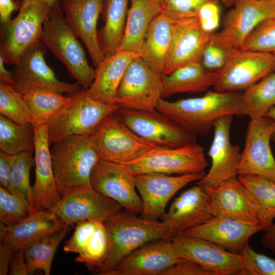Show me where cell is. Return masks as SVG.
<instances>
[{
    "label": "cell",
    "mask_w": 275,
    "mask_h": 275,
    "mask_svg": "<svg viewBox=\"0 0 275 275\" xmlns=\"http://www.w3.org/2000/svg\"><path fill=\"white\" fill-rule=\"evenodd\" d=\"M214 216H225L257 223L252 207L238 177L214 188H204Z\"/></svg>",
    "instance_id": "29"
},
{
    "label": "cell",
    "mask_w": 275,
    "mask_h": 275,
    "mask_svg": "<svg viewBox=\"0 0 275 275\" xmlns=\"http://www.w3.org/2000/svg\"><path fill=\"white\" fill-rule=\"evenodd\" d=\"M206 189L198 185L184 190L162 218L170 237L197 227L213 217Z\"/></svg>",
    "instance_id": "22"
},
{
    "label": "cell",
    "mask_w": 275,
    "mask_h": 275,
    "mask_svg": "<svg viewBox=\"0 0 275 275\" xmlns=\"http://www.w3.org/2000/svg\"><path fill=\"white\" fill-rule=\"evenodd\" d=\"M90 184L125 211L135 215L141 213L143 203L136 192L134 175L124 164L100 159L92 171Z\"/></svg>",
    "instance_id": "16"
},
{
    "label": "cell",
    "mask_w": 275,
    "mask_h": 275,
    "mask_svg": "<svg viewBox=\"0 0 275 275\" xmlns=\"http://www.w3.org/2000/svg\"><path fill=\"white\" fill-rule=\"evenodd\" d=\"M113 115L137 135L157 147L177 148L196 143V136L156 109L119 107Z\"/></svg>",
    "instance_id": "7"
},
{
    "label": "cell",
    "mask_w": 275,
    "mask_h": 275,
    "mask_svg": "<svg viewBox=\"0 0 275 275\" xmlns=\"http://www.w3.org/2000/svg\"><path fill=\"white\" fill-rule=\"evenodd\" d=\"M161 275H213L199 264L183 260L167 269Z\"/></svg>",
    "instance_id": "48"
},
{
    "label": "cell",
    "mask_w": 275,
    "mask_h": 275,
    "mask_svg": "<svg viewBox=\"0 0 275 275\" xmlns=\"http://www.w3.org/2000/svg\"><path fill=\"white\" fill-rule=\"evenodd\" d=\"M89 220L76 224L72 236L65 243L64 251L79 254L93 236L99 221Z\"/></svg>",
    "instance_id": "46"
},
{
    "label": "cell",
    "mask_w": 275,
    "mask_h": 275,
    "mask_svg": "<svg viewBox=\"0 0 275 275\" xmlns=\"http://www.w3.org/2000/svg\"><path fill=\"white\" fill-rule=\"evenodd\" d=\"M264 232L261 238V244L275 254V221Z\"/></svg>",
    "instance_id": "53"
},
{
    "label": "cell",
    "mask_w": 275,
    "mask_h": 275,
    "mask_svg": "<svg viewBox=\"0 0 275 275\" xmlns=\"http://www.w3.org/2000/svg\"><path fill=\"white\" fill-rule=\"evenodd\" d=\"M156 109L196 136L207 135L221 117L242 115L240 94L215 90L174 101L161 98Z\"/></svg>",
    "instance_id": "1"
},
{
    "label": "cell",
    "mask_w": 275,
    "mask_h": 275,
    "mask_svg": "<svg viewBox=\"0 0 275 275\" xmlns=\"http://www.w3.org/2000/svg\"><path fill=\"white\" fill-rule=\"evenodd\" d=\"M13 155L1 152L0 153V185L8 189L12 170Z\"/></svg>",
    "instance_id": "49"
},
{
    "label": "cell",
    "mask_w": 275,
    "mask_h": 275,
    "mask_svg": "<svg viewBox=\"0 0 275 275\" xmlns=\"http://www.w3.org/2000/svg\"><path fill=\"white\" fill-rule=\"evenodd\" d=\"M104 222H99L88 244L74 259L75 262L84 264L89 270L96 272L104 264L109 249V237Z\"/></svg>",
    "instance_id": "38"
},
{
    "label": "cell",
    "mask_w": 275,
    "mask_h": 275,
    "mask_svg": "<svg viewBox=\"0 0 275 275\" xmlns=\"http://www.w3.org/2000/svg\"><path fill=\"white\" fill-rule=\"evenodd\" d=\"M170 238L180 258L197 262L213 275H239L241 269L239 253L199 237L178 235Z\"/></svg>",
    "instance_id": "17"
},
{
    "label": "cell",
    "mask_w": 275,
    "mask_h": 275,
    "mask_svg": "<svg viewBox=\"0 0 275 275\" xmlns=\"http://www.w3.org/2000/svg\"><path fill=\"white\" fill-rule=\"evenodd\" d=\"M49 90H35L23 95L29 107L32 124H49L73 98Z\"/></svg>",
    "instance_id": "34"
},
{
    "label": "cell",
    "mask_w": 275,
    "mask_h": 275,
    "mask_svg": "<svg viewBox=\"0 0 275 275\" xmlns=\"http://www.w3.org/2000/svg\"><path fill=\"white\" fill-rule=\"evenodd\" d=\"M264 116L269 118L272 121L273 131L271 137V140L273 141L275 144V106L271 108Z\"/></svg>",
    "instance_id": "55"
},
{
    "label": "cell",
    "mask_w": 275,
    "mask_h": 275,
    "mask_svg": "<svg viewBox=\"0 0 275 275\" xmlns=\"http://www.w3.org/2000/svg\"><path fill=\"white\" fill-rule=\"evenodd\" d=\"M163 9L162 0H130L124 35L118 51L140 55L147 31Z\"/></svg>",
    "instance_id": "30"
},
{
    "label": "cell",
    "mask_w": 275,
    "mask_h": 275,
    "mask_svg": "<svg viewBox=\"0 0 275 275\" xmlns=\"http://www.w3.org/2000/svg\"><path fill=\"white\" fill-rule=\"evenodd\" d=\"M260 231H263V227L257 223L225 216H213L179 235L201 238L230 252L239 253L250 238Z\"/></svg>",
    "instance_id": "24"
},
{
    "label": "cell",
    "mask_w": 275,
    "mask_h": 275,
    "mask_svg": "<svg viewBox=\"0 0 275 275\" xmlns=\"http://www.w3.org/2000/svg\"><path fill=\"white\" fill-rule=\"evenodd\" d=\"M274 16L275 0H238L225 15L218 34L230 46L240 49L261 22Z\"/></svg>",
    "instance_id": "19"
},
{
    "label": "cell",
    "mask_w": 275,
    "mask_h": 275,
    "mask_svg": "<svg viewBox=\"0 0 275 275\" xmlns=\"http://www.w3.org/2000/svg\"><path fill=\"white\" fill-rule=\"evenodd\" d=\"M100 159L124 163L156 147L120 122L113 114L106 117L92 135Z\"/></svg>",
    "instance_id": "11"
},
{
    "label": "cell",
    "mask_w": 275,
    "mask_h": 275,
    "mask_svg": "<svg viewBox=\"0 0 275 275\" xmlns=\"http://www.w3.org/2000/svg\"><path fill=\"white\" fill-rule=\"evenodd\" d=\"M272 131L269 118L250 119L238 166V175L256 176L275 183V159L270 145Z\"/></svg>",
    "instance_id": "13"
},
{
    "label": "cell",
    "mask_w": 275,
    "mask_h": 275,
    "mask_svg": "<svg viewBox=\"0 0 275 275\" xmlns=\"http://www.w3.org/2000/svg\"><path fill=\"white\" fill-rule=\"evenodd\" d=\"M162 75L139 56L130 62L122 78L117 103L125 108L152 111L162 98Z\"/></svg>",
    "instance_id": "9"
},
{
    "label": "cell",
    "mask_w": 275,
    "mask_h": 275,
    "mask_svg": "<svg viewBox=\"0 0 275 275\" xmlns=\"http://www.w3.org/2000/svg\"><path fill=\"white\" fill-rule=\"evenodd\" d=\"M109 239V249L102 267L96 272L103 275L129 254L150 242L170 238L162 221L138 217L121 209L104 222Z\"/></svg>",
    "instance_id": "2"
},
{
    "label": "cell",
    "mask_w": 275,
    "mask_h": 275,
    "mask_svg": "<svg viewBox=\"0 0 275 275\" xmlns=\"http://www.w3.org/2000/svg\"><path fill=\"white\" fill-rule=\"evenodd\" d=\"M67 226L33 243L24 249L28 275L41 270L49 275L53 259L61 242L70 231Z\"/></svg>",
    "instance_id": "35"
},
{
    "label": "cell",
    "mask_w": 275,
    "mask_h": 275,
    "mask_svg": "<svg viewBox=\"0 0 275 275\" xmlns=\"http://www.w3.org/2000/svg\"><path fill=\"white\" fill-rule=\"evenodd\" d=\"M240 94L242 115L251 119L265 116L275 105V71Z\"/></svg>",
    "instance_id": "36"
},
{
    "label": "cell",
    "mask_w": 275,
    "mask_h": 275,
    "mask_svg": "<svg viewBox=\"0 0 275 275\" xmlns=\"http://www.w3.org/2000/svg\"><path fill=\"white\" fill-rule=\"evenodd\" d=\"M198 18L203 31L208 33L214 32L220 23V9L217 2L204 4L198 12Z\"/></svg>",
    "instance_id": "47"
},
{
    "label": "cell",
    "mask_w": 275,
    "mask_h": 275,
    "mask_svg": "<svg viewBox=\"0 0 275 275\" xmlns=\"http://www.w3.org/2000/svg\"><path fill=\"white\" fill-rule=\"evenodd\" d=\"M104 0H62L65 19L86 47L96 68L105 58L97 30Z\"/></svg>",
    "instance_id": "23"
},
{
    "label": "cell",
    "mask_w": 275,
    "mask_h": 275,
    "mask_svg": "<svg viewBox=\"0 0 275 275\" xmlns=\"http://www.w3.org/2000/svg\"><path fill=\"white\" fill-rule=\"evenodd\" d=\"M233 115L217 119L213 124V138L208 152L211 166L198 184L204 188H214L236 178L241 152L237 145L230 139Z\"/></svg>",
    "instance_id": "15"
},
{
    "label": "cell",
    "mask_w": 275,
    "mask_h": 275,
    "mask_svg": "<svg viewBox=\"0 0 275 275\" xmlns=\"http://www.w3.org/2000/svg\"><path fill=\"white\" fill-rule=\"evenodd\" d=\"M34 165L32 152H24L13 155L12 170L7 189L10 192L25 199L32 206V187L30 184V173Z\"/></svg>",
    "instance_id": "39"
},
{
    "label": "cell",
    "mask_w": 275,
    "mask_h": 275,
    "mask_svg": "<svg viewBox=\"0 0 275 275\" xmlns=\"http://www.w3.org/2000/svg\"><path fill=\"white\" fill-rule=\"evenodd\" d=\"M51 145L52 167L61 197L73 189L90 185L92 171L100 160L92 135H72Z\"/></svg>",
    "instance_id": "3"
},
{
    "label": "cell",
    "mask_w": 275,
    "mask_h": 275,
    "mask_svg": "<svg viewBox=\"0 0 275 275\" xmlns=\"http://www.w3.org/2000/svg\"><path fill=\"white\" fill-rule=\"evenodd\" d=\"M139 56L133 52L118 51L105 57L95 68V77L86 90L87 95L105 104H117L116 95L122 78L130 62Z\"/></svg>",
    "instance_id": "27"
},
{
    "label": "cell",
    "mask_w": 275,
    "mask_h": 275,
    "mask_svg": "<svg viewBox=\"0 0 275 275\" xmlns=\"http://www.w3.org/2000/svg\"><path fill=\"white\" fill-rule=\"evenodd\" d=\"M52 6L39 0H23L16 16L1 24L0 54L6 64L16 65L29 48L40 41Z\"/></svg>",
    "instance_id": "5"
},
{
    "label": "cell",
    "mask_w": 275,
    "mask_h": 275,
    "mask_svg": "<svg viewBox=\"0 0 275 275\" xmlns=\"http://www.w3.org/2000/svg\"><path fill=\"white\" fill-rule=\"evenodd\" d=\"M9 269L10 275H28L24 249L15 251Z\"/></svg>",
    "instance_id": "50"
},
{
    "label": "cell",
    "mask_w": 275,
    "mask_h": 275,
    "mask_svg": "<svg viewBox=\"0 0 275 275\" xmlns=\"http://www.w3.org/2000/svg\"><path fill=\"white\" fill-rule=\"evenodd\" d=\"M129 0H104L103 11L105 23L99 35L104 57L117 52L123 39L127 16Z\"/></svg>",
    "instance_id": "33"
},
{
    "label": "cell",
    "mask_w": 275,
    "mask_h": 275,
    "mask_svg": "<svg viewBox=\"0 0 275 275\" xmlns=\"http://www.w3.org/2000/svg\"><path fill=\"white\" fill-rule=\"evenodd\" d=\"M275 71V54L237 49L219 70L213 86L218 92L245 90Z\"/></svg>",
    "instance_id": "12"
},
{
    "label": "cell",
    "mask_w": 275,
    "mask_h": 275,
    "mask_svg": "<svg viewBox=\"0 0 275 275\" xmlns=\"http://www.w3.org/2000/svg\"><path fill=\"white\" fill-rule=\"evenodd\" d=\"M5 64L4 59L0 54V80L12 86L14 82L12 72L6 68Z\"/></svg>",
    "instance_id": "54"
},
{
    "label": "cell",
    "mask_w": 275,
    "mask_h": 275,
    "mask_svg": "<svg viewBox=\"0 0 275 275\" xmlns=\"http://www.w3.org/2000/svg\"><path fill=\"white\" fill-rule=\"evenodd\" d=\"M34 129L35 179L33 206L37 210L52 209L61 199L56 181L48 141L49 124H33Z\"/></svg>",
    "instance_id": "21"
},
{
    "label": "cell",
    "mask_w": 275,
    "mask_h": 275,
    "mask_svg": "<svg viewBox=\"0 0 275 275\" xmlns=\"http://www.w3.org/2000/svg\"><path fill=\"white\" fill-rule=\"evenodd\" d=\"M236 50L226 43L218 33L213 32L203 51L201 63L209 71H219L225 66Z\"/></svg>",
    "instance_id": "42"
},
{
    "label": "cell",
    "mask_w": 275,
    "mask_h": 275,
    "mask_svg": "<svg viewBox=\"0 0 275 275\" xmlns=\"http://www.w3.org/2000/svg\"><path fill=\"white\" fill-rule=\"evenodd\" d=\"M177 21L162 11L150 24L140 54L150 67L161 75L171 51Z\"/></svg>",
    "instance_id": "28"
},
{
    "label": "cell",
    "mask_w": 275,
    "mask_h": 275,
    "mask_svg": "<svg viewBox=\"0 0 275 275\" xmlns=\"http://www.w3.org/2000/svg\"><path fill=\"white\" fill-rule=\"evenodd\" d=\"M211 34L203 30L198 17L177 20L172 48L163 74H170L190 63L201 62Z\"/></svg>",
    "instance_id": "26"
},
{
    "label": "cell",
    "mask_w": 275,
    "mask_h": 275,
    "mask_svg": "<svg viewBox=\"0 0 275 275\" xmlns=\"http://www.w3.org/2000/svg\"><path fill=\"white\" fill-rule=\"evenodd\" d=\"M219 71L205 68L201 62H194L182 66L168 75H162V98L179 93H194L206 91L214 86Z\"/></svg>",
    "instance_id": "31"
},
{
    "label": "cell",
    "mask_w": 275,
    "mask_h": 275,
    "mask_svg": "<svg viewBox=\"0 0 275 275\" xmlns=\"http://www.w3.org/2000/svg\"><path fill=\"white\" fill-rule=\"evenodd\" d=\"M257 222L265 231L275 221V183L254 175H238Z\"/></svg>",
    "instance_id": "32"
},
{
    "label": "cell",
    "mask_w": 275,
    "mask_h": 275,
    "mask_svg": "<svg viewBox=\"0 0 275 275\" xmlns=\"http://www.w3.org/2000/svg\"><path fill=\"white\" fill-rule=\"evenodd\" d=\"M34 149V129L32 123H17L0 115L1 152L15 155L33 152Z\"/></svg>",
    "instance_id": "37"
},
{
    "label": "cell",
    "mask_w": 275,
    "mask_h": 275,
    "mask_svg": "<svg viewBox=\"0 0 275 275\" xmlns=\"http://www.w3.org/2000/svg\"><path fill=\"white\" fill-rule=\"evenodd\" d=\"M0 113L19 124L31 123V115L24 95L13 86L0 81Z\"/></svg>",
    "instance_id": "40"
},
{
    "label": "cell",
    "mask_w": 275,
    "mask_h": 275,
    "mask_svg": "<svg viewBox=\"0 0 275 275\" xmlns=\"http://www.w3.org/2000/svg\"><path fill=\"white\" fill-rule=\"evenodd\" d=\"M45 45L39 41L30 48L14 65L12 72L14 88L24 95L35 90H49L74 95L80 91L77 82L59 80L45 61Z\"/></svg>",
    "instance_id": "10"
},
{
    "label": "cell",
    "mask_w": 275,
    "mask_h": 275,
    "mask_svg": "<svg viewBox=\"0 0 275 275\" xmlns=\"http://www.w3.org/2000/svg\"><path fill=\"white\" fill-rule=\"evenodd\" d=\"M226 7H232L238 0H219Z\"/></svg>",
    "instance_id": "56"
},
{
    "label": "cell",
    "mask_w": 275,
    "mask_h": 275,
    "mask_svg": "<svg viewBox=\"0 0 275 275\" xmlns=\"http://www.w3.org/2000/svg\"><path fill=\"white\" fill-rule=\"evenodd\" d=\"M122 207L91 185L73 189L62 196L52 210L70 226L89 220L105 219Z\"/></svg>",
    "instance_id": "18"
},
{
    "label": "cell",
    "mask_w": 275,
    "mask_h": 275,
    "mask_svg": "<svg viewBox=\"0 0 275 275\" xmlns=\"http://www.w3.org/2000/svg\"><path fill=\"white\" fill-rule=\"evenodd\" d=\"M40 40L81 87L87 90L91 86L96 69L89 65L78 37L65 19L60 1L52 6L44 23Z\"/></svg>",
    "instance_id": "4"
},
{
    "label": "cell",
    "mask_w": 275,
    "mask_h": 275,
    "mask_svg": "<svg viewBox=\"0 0 275 275\" xmlns=\"http://www.w3.org/2000/svg\"><path fill=\"white\" fill-rule=\"evenodd\" d=\"M122 164L134 175L203 173L208 166L204 148L197 143L177 148L156 146L140 157Z\"/></svg>",
    "instance_id": "8"
},
{
    "label": "cell",
    "mask_w": 275,
    "mask_h": 275,
    "mask_svg": "<svg viewBox=\"0 0 275 275\" xmlns=\"http://www.w3.org/2000/svg\"><path fill=\"white\" fill-rule=\"evenodd\" d=\"M68 225L51 209H36L17 224L0 223L1 243L15 251L24 249L33 243Z\"/></svg>",
    "instance_id": "25"
},
{
    "label": "cell",
    "mask_w": 275,
    "mask_h": 275,
    "mask_svg": "<svg viewBox=\"0 0 275 275\" xmlns=\"http://www.w3.org/2000/svg\"><path fill=\"white\" fill-rule=\"evenodd\" d=\"M44 3H46L50 5H53L56 2L60 1V0H39Z\"/></svg>",
    "instance_id": "57"
},
{
    "label": "cell",
    "mask_w": 275,
    "mask_h": 275,
    "mask_svg": "<svg viewBox=\"0 0 275 275\" xmlns=\"http://www.w3.org/2000/svg\"><path fill=\"white\" fill-rule=\"evenodd\" d=\"M219 0H162V11L175 19L198 17L200 8L205 4Z\"/></svg>",
    "instance_id": "45"
},
{
    "label": "cell",
    "mask_w": 275,
    "mask_h": 275,
    "mask_svg": "<svg viewBox=\"0 0 275 275\" xmlns=\"http://www.w3.org/2000/svg\"><path fill=\"white\" fill-rule=\"evenodd\" d=\"M16 251L9 246L0 243V275H7L10 263Z\"/></svg>",
    "instance_id": "52"
},
{
    "label": "cell",
    "mask_w": 275,
    "mask_h": 275,
    "mask_svg": "<svg viewBox=\"0 0 275 275\" xmlns=\"http://www.w3.org/2000/svg\"><path fill=\"white\" fill-rule=\"evenodd\" d=\"M239 254L241 262L239 275H275V259L255 251L249 242Z\"/></svg>",
    "instance_id": "44"
},
{
    "label": "cell",
    "mask_w": 275,
    "mask_h": 275,
    "mask_svg": "<svg viewBox=\"0 0 275 275\" xmlns=\"http://www.w3.org/2000/svg\"><path fill=\"white\" fill-rule=\"evenodd\" d=\"M241 49L275 54V16L261 22L247 37Z\"/></svg>",
    "instance_id": "43"
},
{
    "label": "cell",
    "mask_w": 275,
    "mask_h": 275,
    "mask_svg": "<svg viewBox=\"0 0 275 275\" xmlns=\"http://www.w3.org/2000/svg\"><path fill=\"white\" fill-rule=\"evenodd\" d=\"M22 197L0 187V223L14 225L26 219L35 210Z\"/></svg>",
    "instance_id": "41"
},
{
    "label": "cell",
    "mask_w": 275,
    "mask_h": 275,
    "mask_svg": "<svg viewBox=\"0 0 275 275\" xmlns=\"http://www.w3.org/2000/svg\"><path fill=\"white\" fill-rule=\"evenodd\" d=\"M205 172L171 176L150 173L134 175L136 188L142 201L140 216L151 220L162 219L172 198L189 183L201 180Z\"/></svg>",
    "instance_id": "14"
},
{
    "label": "cell",
    "mask_w": 275,
    "mask_h": 275,
    "mask_svg": "<svg viewBox=\"0 0 275 275\" xmlns=\"http://www.w3.org/2000/svg\"><path fill=\"white\" fill-rule=\"evenodd\" d=\"M183 260L177 256L171 238H166L138 248L103 275H161Z\"/></svg>",
    "instance_id": "20"
},
{
    "label": "cell",
    "mask_w": 275,
    "mask_h": 275,
    "mask_svg": "<svg viewBox=\"0 0 275 275\" xmlns=\"http://www.w3.org/2000/svg\"><path fill=\"white\" fill-rule=\"evenodd\" d=\"M20 6L15 0H0V21L4 24L11 19L13 12L19 9Z\"/></svg>",
    "instance_id": "51"
},
{
    "label": "cell",
    "mask_w": 275,
    "mask_h": 275,
    "mask_svg": "<svg viewBox=\"0 0 275 275\" xmlns=\"http://www.w3.org/2000/svg\"><path fill=\"white\" fill-rule=\"evenodd\" d=\"M119 106L92 99L85 89L75 94L72 101L49 126L50 145L72 135H92L103 120L113 114Z\"/></svg>",
    "instance_id": "6"
}]
</instances>
